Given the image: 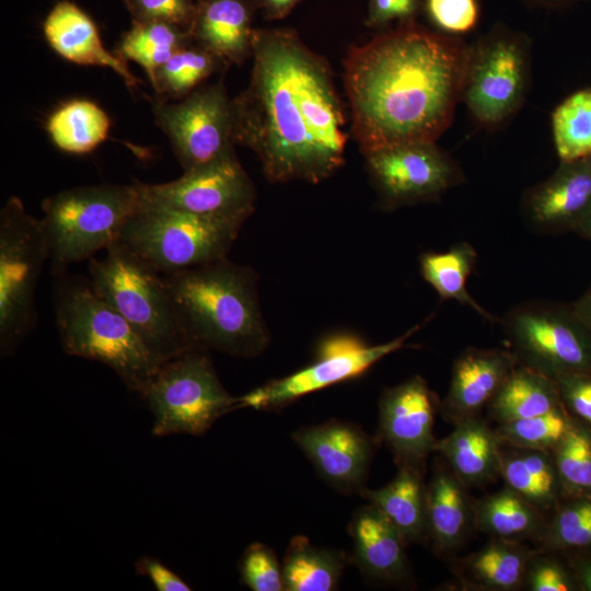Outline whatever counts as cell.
I'll return each instance as SVG.
<instances>
[{
    "mask_svg": "<svg viewBox=\"0 0 591 591\" xmlns=\"http://www.w3.org/2000/svg\"><path fill=\"white\" fill-rule=\"evenodd\" d=\"M250 83L231 100L234 141L273 183L317 184L345 163V114L327 61L288 28L254 30Z\"/></svg>",
    "mask_w": 591,
    "mask_h": 591,
    "instance_id": "obj_1",
    "label": "cell"
},
{
    "mask_svg": "<svg viewBox=\"0 0 591 591\" xmlns=\"http://www.w3.org/2000/svg\"><path fill=\"white\" fill-rule=\"evenodd\" d=\"M468 59V47L416 26L352 47L344 82L362 154L436 142L462 99Z\"/></svg>",
    "mask_w": 591,
    "mask_h": 591,
    "instance_id": "obj_2",
    "label": "cell"
},
{
    "mask_svg": "<svg viewBox=\"0 0 591 591\" xmlns=\"http://www.w3.org/2000/svg\"><path fill=\"white\" fill-rule=\"evenodd\" d=\"M163 277L195 348L254 358L268 347L271 337L252 267L225 257Z\"/></svg>",
    "mask_w": 591,
    "mask_h": 591,
    "instance_id": "obj_3",
    "label": "cell"
},
{
    "mask_svg": "<svg viewBox=\"0 0 591 591\" xmlns=\"http://www.w3.org/2000/svg\"><path fill=\"white\" fill-rule=\"evenodd\" d=\"M59 278L55 317L63 350L106 364L142 396L161 363L90 281L68 279L65 275Z\"/></svg>",
    "mask_w": 591,
    "mask_h": 591,
    "instance_id": "obj_4",
    "label": "cell"
},
{
    "mask_svg": "<svg viewBox=\"0 0 591 591\" xmlns=\"http://www.w3.org/2000/svg\"><path fill=\"white\" fill-rule=\"evenodd\" d=\"M90 258L93 290L130 324L162 364L197 349L185 333L162 274L120 241Z\"/></svg>",
    "mask_w": 591,
    "mask_h": 591,
    "instance_id": "obj_5",
    "label": "cell"
},
{
    "mask_svg": "<svg viewBox=\"0 0 591 591\" xmlns=\"http://www.w3.org/2000/svg\"><path fill=\"white\" fill-rule=\"evenodd\" d=\"M139 207L135 182L74 187L46 198L40 223L53 274L63 276L71 264L106 250Z\"/></svg>",
    "mask_w": 591,
    "mask_h": 591,
    "instance_id": "obj_6",
    "label": "cell"
},
{
    "mask_svg": "<svg viewBox=\"0 0 591 591\" xmlns=\"http://www.w3.org/2000/svg\"><path fill=\"white\" fill-rule=\"evenodd\" d=\"M242 225L140 204L118 241L160 274L171 275L228 257Z\"/></svg>",
    "mask_w": 591,
    "mask_h": 591,
    "instance_id": "obj_7",
    "label": "cell"
},
{
    "mask_svg": "<svg viewBox=\"0 0 591 591\" xmlns=\"http://www.w3.org/2000/svg\"><path fill=\"white\" fill-rule=\"evenodd\" d=\"M142 397L153 417L152 433L201 436L216 420L242 408L221 384L206 350L192 349L162 363Z\"/></svg>",
    "mask_w": 591,
    "mask_h": 591,
    "instance_id": "obj_8",
    "label": "cell"
},
{
    "mask_svg": "<svg viewBox=\"0 0 591 591\" xmlns=\"http://www.w3.org/2000/svg\"><path fill=\"white\" fill-rule=\"evenodd\" d=\"M498 323L518 364L553 381L591 375V331L570 304L525 301L508 310Z\"/></svg>",
    "mask_w": 591,
    "mask_h": 591,
    "instance_id": "obj_9",
    "label": "cell"
},
{
    "mask_svg": "<svg viewBox=\"0 0 591 591\" xmlns=\"http://www.w3.org/2000/svg\"><path fill=\"white\" fill-rule=\"evenodd\" d=\"M49 251L40 220L16 196L0 212V350L9 355L36 322L35 290Z\"/></svg>",
    "mask_w": 591,
    "mask_h": 591,
    "instance_id": "obj_10",
    "label": "cell"
},
{
    "mask_svg": "<svg viewBox=\"0 0 591 591\" xmlns=\"http://www.w3.org/2000/svg\"><path fill=\"white\" fill-rule=\"evenodd\" d=\"M419 328L420 324L415 325L403 335L376 345H369L351 333L331 334L320 341L312 363L241 396L242 408L277 410L302 396L357 378L402 349Z\"/></svg>",
    "mask_w": 591,
    "mask_h": 591,
    "instance_id": "obj_11",
    "label": "cell"
},
{
    "mask_svg": "<svg viewBox=\"0 0 591 591\" xmlns=\"http://www.w3.org/2000/svg\"><path fill=\"white\" fill-rule=\"evenodd\" d=\"M153 115L184 172L235 153L232 105L222 80L178 101L157 99Z\"/></svg>",
    "mask_w": 591,
    "mask_h": 591,
    "instance_id": "obj_12",
    "label": "cell"
},
{
    "mask_svg": "<svg viewBox=\"0 0 591 591\" xmlns=\"http://www.w3.org/2000/svg\"><path fill=\"white\" fill-rule=\"evenodd\" d=\"M135 183L144 206L243 223L255 209L254 184L235 153L186 171L175 181Z\"/></svg>",
    "mask_w": 591,
    "mask_h": 591,
    "instance_id": "obj_13",
    "label": "cell"
},
{
    "mask_svg": "<svg viewBox=\"0 0 591 591\" xmlns=\"http://www.w3.org/2000/svg\"><path fill=\"white\" fill-rule=\"evenodd\" d=\"M363 155L384 209L437 200L463 181L459 165L436 142L399 144Z\"/></svg>",
    "mask_w": 591,
    "mask_h": 591,
    "instance_id": "obj_14",
    "label": "cell"
},
{
    "mask_svg": "<svg viewBox=\"0 0 591 591\" xmlns=\"http://www.w3.org/2000/svg\"><path fill=\"white\" fill-rule=\"evenodd\" d=\"M526 51L520 39L503 35L470 48L462 99L479 124L497 126L523 103L529 78Z\"/></svg>",
    "mask_w": 591,
    "mask_h": 591,
    "instance_id": "obj_15",
    "label": "cell"
},
{
    "mask_svg": "<svg viewBox=\"0 0 591 591\" xmlns=\"http://www.w3.org/2000/svg\"><path fill=\"white\" fill-rule=\"evenodd\" d=\"M440 402L421 375L387 387L379 401V439L392 451L397 466L425 472V463L434 452L436 412Z\"/></svg>",
    "mask_w": 591,
    "mask_h": 591,
    "instance_id": "obj_16",
    "label": "cell"
},
{
    "mask_svg": "<svg viewBox=\"0 0 591 591\" xmlns=\"http://www.w3.org/2000/svg\"><path fill=\"white\" fill-rule=\"evenodd\" d=\"M291 438L331 487L345 495L366 488L375 445L359 426L332 419L301 427Z\"/></svg>",
    "mask_w": 591,
    "mask_h": 591,
    "instance_id": "obj_17",
    "label": "cell"
},
{
    "mask_svg": "<svg viewBox=\"0 0 591 591\" xmlns=\"http://www.w3.org/2000/svg\"><path fill=\"white\" fill-rule=\"evenodd\" d=\"M591 208V155L570 162L526 192L522 212L541 234L575 231Z\"/></svg>",
    "mask_w": 591,
    "mask_h": 591,
    "instance_id": "obj_18",
    "label": "cell"
},
{
    "mask_svg": "<svg viewBox=\"0 0 591 591\" xmlns=\"http://www.w3.org/2000/svg\"><path fill=\"white\" fill-rule=\"evenodd\" d=\"M515 366L509 349H464L453 363L449 390L440 402L442 417L453 425L478 417Z\"/></svg>",
    "mask_w": 591,
    "mask_h": 591,
    "instance_id": "obj_19",
    "label": "cell"
},
{
    "mask_svg": "<svg viewBox=\"0 0 591 591\" xmlns=\"http://www.w3.org/2000/svg\"><path fill=\"white\" fill-rule=\"evenodd\" d=\"M44 35L62 58L77 65L109 68L128 88L139 83L126 61L105 48L95 23L76 3L68 0L57 2L44 22Z\"/></svg>",
    "mask_w": 591,
    "mask_h": 591,
    "instance_id": "obj_20",
    "label": "cell"
},
{
    "mask_svg": "<svg viewBox=\"0 0 591 591\" xmlns=\"http://www.w3.org/2000/svg\"><path fill=\"white\" fill-rule=\"evenodd\" d=\"M349 531L354 541L352 560L364 576L391 583L408 578L406 544L379 508L369 502L357 509Z\"/></svg>",
    "mask_w": 591,
    "mask_h": 591,
    "instance_id": "obj_21",
    "label": "cell"
},
{
    "mask_svg": "<svg viewBox=\"0 0 591 591\" xmlns=\"http://www.w3.org/2000/svg\"><path fill=\"white\" fill-rule=\"evenodd\" d=\"M454 430L437 440L439 453L465 487L490 483L500 472L503 443L495 429L478 417L464 419Z\"/></svg>",
    "mask_w": 591,
    "mask_h": 591,
    "instance_id": "obj_22",
    "label": "cell"
},
{
    "mask_svg": "<svg viewBox=\"0 0 591 591\" xmlns=\"http://www.w3.org/2000/svg\"><path fill=\"white\" fill-rule=\"evenodd\" d=\"M245 0H201L189 30L194 43L228 66L252 56L253 28Z\"/></svg>",
    "mask_w": 591,
    "mask_h": 591,
    "instance_id": "obj_23",
    "label": "cell"
},
{
    "mask_svg": "<svg viewBox=\"0 0 591 591\" xmlns=\"http://www.w3.org/2000/svg\"><path fill=\"white\" fill-rule=\"evenodd\" d=\"M473 522V503L464 484L447 463L433 466L427 485V536L437 553L447 555L457 548Z\"/></svg>",
    "mask_w": 591,
    "mask_h": 591,
    "instance_id": "obj_24",
    "label": "cell"
},
{
    "mask_svg": "<svg viewBox=\"0 0 591 591\" xmlns=\"http://www.w3.org/2000/svg\"><path fill=\"white\" fill-rule=\"evenodd\" d=\"M359 495L382 511L406 545L427 536V485L422 471L398 466L389 484L379 489L364 488Z\"/></svg>",
    "mask_w": 591,
    "mask_h": 591,
    "instance_id": "obj_25",
    "label": "cell"
},
{
    "mask_svg": "<svg viewBox=\"0 0 591 591\" xmlns=\"http://www.w3.org/2000/svg\"><path fill=\"white\" fill-rule=\"evenodd\" d=\"M499 476L541 511H554L566 497L552 451L502 448Z\"/></svg>",
    "mask_w": 591,
    "mask_h": 591,
    "instance_id": "obj_26",
    "label": "cell"
},
{
    "mask_svg": "<svg viewBox=\"0 0 591 591\" xmlns=\"http://www.w3.org/2000/svg\"><path fill=\"white\" fill-rule=\"evenodd\" d=\"M538 553L520 541L496 538L462 561L464 581L478 590H518L524 582L529 564Z\"/></svg>",
    "mask_w": 591,
    "mask_h": 591,
    "instance_id": "obj_27",
    "label": "cell"
},
{
    "mask_svg": "<svg viewBox=\"0 0 591 591\" xmlns=\"http://www.w3.org/2000/svg\"><path fill=\"white\" fill-rule=\"evenodd\" d=\"M476 262L475 247L465 241L456 242L445 251L421 254L420 274L442 301H456L486 321L495 323L499 317L485 310L467 290V279L474 271Z\"/></svg>",
    "mask_w": 591,
    "mask_h": 591,
    "instance_id": "obj_28",
    "label": "cell"
},
{
    "mask_svg": "<svg viewBox=\"0 0 591 591\" xmlns=\"http://www.w3.org/2000/svg\"><path fill=\"white\" fill-rule=\"evenodd\" d=\"M560 405L555 381L517 363L487 410L491 419L502 424L541 415Z\"/></svg>",
    "mask_w": 591,
    "mask_h": 591,
    "instance_id": "obj_29",
    "label": "cell"
},
{
    "mask_svg": "<svg viewBox=\"0 0 591 591\" xmlns=\"http://www.w3.org/2000/svg\"><path fill=\"white\" fill-rule=\"evenodd\" d=\"M347 561L343 552L315 546L308 537L296 535L291 538L281 564L283 590H335Z\"/></svg>",
    "mask_w": 591,
    "mask_h": 591,
    "instance_id": "obj_30",
    "label": "cell"
},
{
    "mask_svg": "<svg viewBox=\"0 0 591 591\" xmlns=\"http://www.w3.org/2000/svg\"><path fill=\"white\" fill-rule=\"evenodd\" d=\"M541 512L506 486L473 503V524L493 537L522 541L543 533Z\"/></svg>",
    "mask_w": 591,
    "mask_h": 591,
    "instance_id": "obj_31",
    "label": "cell"
},
{
    "mask_svg": "<svg viewBox=\"0 0 591 591\" xmlns=\"http://www.w3.org/2000/svg\"><path fill=\"white\" fill-rule=\"evenodd\" d=\"M46 128L60 150L86 154L108 137L111 119L95 103L72 100L49 116Z\"/></svg>",
    "mask_w": 591,
    "mask_h": 591,
    "instance_id": "obj_32",
    "label": "cell"
},
{
    "mask_svg": "<svg viewBox=\"0 0 591 591\" xmlns=\"http://www.w3.org/2000/svg\"><path fill=\"white\" fill-rule=\"evenodd\" d=\"M189 31L172 24L154 21H134L118 45L115 54L125 61L137 62L146 71L151 84L158 69L174 53L192 44Z\"/></svg>",
    "mask_w": 591,
    "mask_h": 591,
    "instance_id": "obj_33",
    "label": "cell"
},
{
    "mask_svg": "<svg viewBox=\"0 0 591 591\" xmlns=\"http://www.w3.org/2000/svg\"><path fill=\"white\" fill-rule=\"evenodd\" d=\"M227 66L217 56L193 42L174 53L158 69L152 86L159 95L158 99L178 101Z\"/></svg>",
    "mask_w": 591,
    "mask_h": 591,
    "instance_id": "obj_34",
    "label": "cell"
},
{
    "mask_svg": "<svg viewBox=\"0 0 591 591\" xmlns=\"http://www.w3.org/2000/svg\"><path fill=\"white\" fill-rule=\"evenodd\" d=\"M554 143L561 162L591 155V89L578 91L553 113Z\"/></svg>",
    "mask_w": 591,
    "mask_h": 591,
    "instance_id": "obj_35",
    "label": "cell"
},
{
    "mask_svg": "<svg viewBox=\"0 0 591 591\" xmlns=\"http://www.w3.org/2000/svg\"><path fill=\"white\" fill-rule=\"evenodd\" d=\"M540 538L552 552L591 551V495L566 496Z\"/></svg>",
    "mask_w": 591,
    "mask_h": 591,
    "instance_id": "obj_36",
    "label": "cell"
},
{
    "mask_svg": "<svg viewBox=\"0 0 591 591\" xmlns=\"http://www.w3.org/2000/svg\"><path fill=\"white\" fill-rule=\"evenodd\" d=\"M573 420L563 404L541 415L498 424L495 430L503 445L553 451Z\"/></svg>",
    "mask_w": 591,
    "mask_h": 591,
    "instance_id": "obj_37",
    "label": "cell"
},
{
    "mask_svg": "<svg viewBox=\"0 0 591 591\" xmlns=\"http://www.w3.org/2000/svg\"><path fill=\"white\" fill-rule=\"evenodd\" d=\"M552 453L566 496L591 495V426L575 418Z\"/></svg>",
    "mask_w": 591,
    "mask_h": 591,
    "instance_id": "obj_38",
    "label": "cell"
},
{
    "mask_svg": "<svg viewBox=\"0 0 591 591\" xmlns=\"http://www.w3.org/2000/svg\"><path fill=\"white\" fill-rule=\"evenodd\" d=\"M241 580L253 591L283 590L281 565L274 551L263 543H253L241 559Z\"/></svg>",
    "mask_w": 591,
    "mask_h": 591,
    "instance_id": "obj_39",
    "label": "cell"
},
{
    "mask_svg": "<svg viewBox=\"0 0 591 591\" xmlns=\"http://www.w3.org/2000/svg\"><path fill=\"white\" fill-rule=\"evenodd\" d=\"M134 21H154L189 31L197 0H124Z\"/></svg>",
    "mask_w": 591,
    "mask_h": 591,
    "instance_id": "obj_40",
    "label": "cell"
},
{
    "mask_svg": "<svg viewBox=\"0 0 591 591\" xmlns=\"http://www.w3.org/2000/svg\"><path fill=\"white\" fill-rule=\"evenodd\" d=\"M525 582L532 591H576L578 582L572 569L560 561L536 553L531 559Z\"/></svg>",
    "mask_w": 591,
    "mask_h": 591,
    "instance_id": "obj_41",
    "label": "cell"
},
{
    "mask_svg": "<svg viewBox=\"0 0 591 591\" xmlns=\"http://www.w3.org/2000/svg\"><path fill=\"white\" fill-rule=\"evenodd\" d=\"M427 9L433 22L450 33L470 31L478 15L475 0H427Z\"/></svg>",
    "mask_w": 591,
    "mask_h": 591,
    "instance_id": "obj_42",
    "label": "cell"
},
{
    "mask_svg": "<svg viewBox=\"0 0 591 591\" xmlns=\"http://www.w3.org/2000/svg\"><path fill=\"white\" fill-rule=\"evenodd\" d=\"M560 399L576 419L591 426V375L570 374L555 380Z\"/></svg>",
    "mask_w": 591,
    "mask_h": 591,
    "instance_id": "obj_43",
    "label": "cell"
},
{
    "mask_svg": "<svg viewBox=\"0 0 591 591\" xmlns=\"http://www.w3.org/2000/svg\"><path fill=\"white\" fill-rule=\"evenodd\" d=\"M138 573L150 578L159 591H189L190 587L174 571L152 557H143L136 564Z\"/></svg>",
    "mask_w": 591,
    "mask_h": 591,
    "instance_id": "obj_44",
    "label": "cell"
},
{
    "mask_svg": "<svg viewBox=\"0 0 591 591\" xmlns=\"http://www.w3.org/2000/svg\"><path fill=\"white\" fill-rule=\"evenodd\" d=\"M415 8L416 0H372L367 23L378 26L394 19H406L414 13Z\"/></svg>",
    "mask_w": 591,
    "mask_h": 591,
    "instance_id": "obj_45",
    "label": "cell"
},
{
    "mask_svg": "<svg viewBox=\"0 0 591 591\" xmlns=\"http://www.w3.org/2000/svg\"><path fill=\"white\" fill-rule=\"evenodd\" d=\"M570 568L573 571L579 590L591 591V551L575 552Z\"/></svg>",
    "mask_w": 591,
    "mask_h": 591,
    "instance_id": "obj_46",
    "label": "cell"
},
{
    "mask_svg": "<svg viewBox=\"0 0 591 591\" xmlns=\"http://www.w3.org/2000/svg\"><path fill=\"white\" fill-rule=\"evenodd\" d=\"M302 0H257L268 19L285 18Z\"/></svg>",
    "mask_w": 591,
    "mask_h": 591,
    "instance_id": "obj_47",
    "label": "cell"
},
{
    "mask_svg": "<svg viewBox=\"0 0 591 591\" xmlns=\"http://www.w3.org/2000/svg\"><path fill=\"white\" fill-rule=\"evenodd\" d=\"M570 305L577 316L591 331V285L580 298L570 303Z\"/></svg>",
    "mask_w": 591,
    "mask_h": 591,
    "instance_id": "obj_48",
    "label": "cell"
},
{
    "mask_svg": "<svg viewBox=\"0 0 591 591\" xmlns=\"http://www.w3.org/2000/svg\"><path fill=\"white\" fill-rule=\"evenodd\" d=\"M573 232L582 239L591 242V208Z\"/></svg>",
    "mask_w": 591,
    "mask_h": 591,
    "instance_id": "obj_49",
    "label": "cell"
},
{
    "mask_svg": "<svg viewBox=\"0 0 591 591\" xmlns=\"http://www.w3.org/2000/svg\"><path fill=\"white\" fill-rule=\"evenodd\" d=\"M198 2L201 1V0H197Z\"/></svg>",
    "mask_w": 591,
    "mask_h": 591,
    "instance_id": "obj_50",
    "label": "cell"
}]
</instances>
